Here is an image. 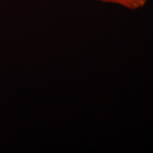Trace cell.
<instances>
[{"mask_svg": "<svg viewBox=\"0 0 153 153\" xmlns=\"http://www.w3.org/2000/svg\"><path fill=\"white\" fill-rule=\"evenodd\" d=\"M105 3H111L123 6L130 10H137L146 5L147 0H98Z\"/></svg>", "mask_w": 153, "mask_h": 153, "instance_id": "1", "label": "cell"}]
</instances>
